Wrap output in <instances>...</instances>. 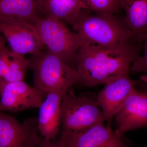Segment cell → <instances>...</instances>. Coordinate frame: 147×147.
Here are the masks:
<instances>
[{"label":"cell","mask_w":147,"mask_h":147,"mask_svg":"<svg viewBox=\"0 0 147 147\" xmlns=\"http://www.w3.org/2000/svg\"><path fill=\"white\" fill-rule=\"evenodd\" d=\"M86 10L82 11L71 25L82 45L101 47L134 39L125 18L115 14H91Z\"/></svg>","instance_id":"7a4b0ae2"},{"label":"cell","mask_w":147,"mask_h":147,"mask_svg":"<svg viewBox=\"0 0 147 147\" xmlns=\"http://www.w3.org/2000/svg\"><path fill=\"white\" fill-rule=\"evenodd\" d=\"M142 79H131L127 72L105 84L103 89L98 94L96 100L105 116L107 126L111 127L113 119Z\"/></svg>","instance_id":"ba28073f"},{"label":"cell","mask_w":147,"mask_h":147,"mask_svg":"<svg viewBox=\"0 0 147 147\" xmlns=\"http://www.w3.org/2000/svg\"><path fill=\"white\" fill-rule=\"evenodd\" d=\"M42 17L40 0H0V21L33 24Z\"/></svg>","instance_id":"4fadbf2b"},{"label":"cell","mask_w":147,"mask_h":147,"mask_svg":"<svg viewBox=\"0 0 147 147\" xmlns=\"http://www.w3.org/2000/svg\"><path fill=\"white\" fill-rule=\"evenodd\" d=\"M87 10L95 13L116 14L121 9L119 0H82Z\"/></svg>","instance_id":"e0dca14e"},{"label":"cell","mask_w":147,"mask_h":147,"mask_svg":"<svg viewBox=\"0 0 147 147\" xmlns=\"http://www.w3.org/2000/svg\"><path fill=\"white\" fill-rule=\"evenodd\" d=\"M146 84H145V86H146V88H145V90L147 92V79H146Z\"/></svg>","instance_id":"7402d4cb"},{"label":"cell","mask_w":147,"mask_h":147,"mask_svg":"<svg viewBox=\"0 0 147 147\" xmlns=\"http://www.w3.org/2000/svg\"><path fill=\"white\" fill-rule=\"evenodd\" d=\"M105 121L96 100L86 95H75L71 87L64 93L61 104V134L79 133Z\"/></svg>","instance_id":"3957f363"},{"label":"cell","mask_w":147,"mask_h":147,"mask_svg":"<svg viewBox=\"0 0 147 147\" xmlns=\"http://www.w3.org/2000/svg\"><path fill=\"white\" fill-rule=\"evenodd\" d=\"M66 90L47 93L38 108V125L40 134L44 141H55L59 134L61 128V101Z\"/></svg>","instance_id":"7c38bea8"},{"label":"cell","mask_w":147,"mask_h":147,"mask_svg":"<svg viewBox=\"0 0 147 147\" xmlns=\"http://www.w3.org/2000/svg\"><path fill=\"white\" fill-rule=\"evenodd\" d=\"M9 49L6 46L0 50V85L8 71Z\"/></svg>","instance_id":"d6986e66"},{"label":"cell","mask_w":147,"mask_h":147,"mask_svg":"<svg viewBox=\"0 0 147 147\" xmlns=\"http://www.w3.org/2000/svg\"><path fill=\"white\" fill-rule=\"evenodd\" d=\"M32 25L44 47L73 67L82 45L78 34L54 18L42 17Z\"/></svg>","instance_id":"5b68a950"},{"label":"cell","mask_w":147,"mask_h":147,"mask_svg":"<svg viewBox=\"0 0 147 147\" xmlns=\"http://www.w3.org/2000/svg\"><path fill=\"white\" fill-rule=\"evenodd\" d=\"M47 93L24 81L2 82L0 85V112L17 113L31 108H38Z\"/></svg>","instance_id":"52a82bcc"},{"label":"cell","mask_w":147,"mask_h":147,"mask_svg":"<svg viewBox=\"0 0 147 147\" xmlns=\"http://www.w3.org/2000/svg\"><path fill=\"white\" fill-rule=\"evenodd\" d=\"M42 142L37 118L20 123L0 112V147H39Z\"/></svg>","instance_id":"8992f818"},{"label":"cell","mask_w":147,"mask_h":147,"mask_svg":"<svg viewBox=\"0 0 147 147\" xmlns=\"http://www.w3.org/2000/svg\"><path fill=\"white\" fill-rule=\"evenodd\" d=\"M30 68L33 74L34 86L47 93L66 90L79 83L76 69L47 50L34 55Z\"/></svg>","instance_id":"277c9868"},{"label":"cell","mask_w":147,"mask_h":147,"mask_svg":"<svg viewBox=\"0 0 147 147\" xmlns=\"http://www.w3.org/2000/svg\"><path fill=\"white\" fill-rule=\"evenodd\" d=\"M125 12V22L134 39L143 42L147 33V0H119Z\"/></svg>","instance_id":"9a60e30c"},{"label":"cell","mask_w":147,"mask_h":147,"mask_svg":"<svg viewBox=\"0 0 147 147\" xmlns=\"http://www.w3.org/2000/svg\"><path fill=\"white\" fill-rule=\"evenodd\" d=\"M115 117V132L120 137L126 131L147 126V92L135 88Z\"/></svg>","instance_id":"30bf717a"},{"label":"cell","mask_w":147,"mask_h":147,"mask_svg":"<svg viewBox=\"0 0 147 147\" xmlns=\"http://www.w3.org/2000/svg\"><path fill=\"white\" fill-rule=\"evenodd\" d=\"M8 56V70L2 82L24 81L27 69L30 68V60L26 59L24 55L15 53L11 50L9 51Z\"/></svg>","instance_id":"2e32d148"},{"label":"cell","mask_w":147,"mask_h":147,"mask_svg":"<svg viewBox=\"0 0 147 147\" xmlns=\"http://www.w3.org/2000/svg\"><path fill=\"white\" fill-rule=\"evenodd\" d=\"M42 17L57 19L72 25L84 10L82 0H40Z\"/></svg>","instance_id":"5bb4252c"},{"label":"cell","mask_w":147,"mask_h":147,"mask_svg":"<svg viewBox=\"0 0 147 147\" xmlns=\"http://www.w3.org/2000/svg\"><path fill=\"white\" fill-rule=\"evenodd\" d=\"M39 147H65L60 144L58 142L56 143L55 141L45 142L42 139V142Z\"/></svg>","instance_id":"ffe728a7"},{"label":"cell","mask_w":147,"mask_h":147,"mask_svg":"<svg viewBox=\"0 0 147 147\" xmlns=\"http://www.w3.org/2000/svg\"><path fill=\"white\" fill-rule=\"evenodd\" d=\"M6 39L0 32V50L5 46Z\"/></svg>","instance_id":"44dd1931"},{"label":"cell","mask_w":147,"mask_h":147,"mask_svg":"<svg viewBox=\"0 0 147 147\" xmlns=\"http://www.w3.org/2000/svg\"><path fill=\"white\" fill-rule=\"evenodd\" d=\"M0 32L8 42L11 50L18 54L35 55L45 48L33 25L30 23L0 21Z\"/></svg>","instance_id":"9c48e42d"},{"label":"cell","mask_w":147,"mask_h":147,"mask_svg":"<svg viewBox=\"0 0 147 147\" xmlns=\"http://www.w3.org/2000/svg\"><path fill=\"white\" fill-rule=\"evenodd\" d=\"M142 47L143 42L134 39L101 47L81 45L75 62L79 84L91 88L129 72Z\"/></svg>","instance_id":"6da1fadb"},{"label":"cell","mask_w":147,"mask_h":147,"mask_svg":"<svg viewBox=\"0 0 147 147\" xmlns=\"http://www.w3.org/2000/svg\"><path fill=\"white\" fill-rule=\"evenodd\" d=\"M144 54L136 60L129 68V71L147 74V33L143 38Z\"/></svg>","instance_id":"ac0fdd59"},{"label":"cell","mask_w":147,"mask_h":147,"mask_svg":"<svg viewBox=\"0 0 147 147\" xmlns=\"http://www.w3.org/2000/svg\"><path fill=\"white\" fill-rule=\"evenodd\" d=\"M58 143L65 147H126L111 127L103 124L75 134H61Z\"/></svg>","instance_id":"8fae6325"}]
</instances>
